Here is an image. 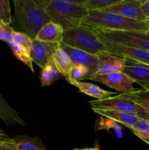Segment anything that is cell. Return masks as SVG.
Listing matches in <instances>:
<instances>
[{
	"instance_id": "obj_27",
	"label": "cell",
	"mask_w": 149,
	"mask_h": 150,
	"mask_svg": "<svg viewBox=\"0 0 149 150\" xmlns=\"http://www.w3.org/2000/svg\"><path fill=\"white\" fill-rule=\"evenodd\" d=\"M15 30L10 24L0 20V40L9 42L13 41V35Z\"/></svg>"
},
{
	"instance_id": "obj_21",
	"label": "cell",
	"mask_w": 149,
	"mask_h": 150,
	"mask_svg": "<svg viewBox=\"0 0 149 150\" xmlns=\"http://www.w3.org/2000/svg\"><path fill=\"white\" fill-rule=\"evenodd\" d=\"M121 95L134 101L142 109L149 113V89H134L132 92Z\"/></svg>"
},
{
	"instance_id": "obj_23",
	"label": "cell",
	"mask_w": 149,
	"mask_h": 150,
	"mask_svg": "<svg viewBox=\"0 0 149 150\" xmlns=\"http://www.w3.org/2000/svg\"><path fill=\"white\" fill-rule=\"evenodd\" d=\"M90 76L91 72L87 67L81 64H74L66 80L73 85L75 82L87 79Z\"/></svg>"
},
{
	"instance_id": "obj_5",
	"label": "cell",
	"mask_w": 149,
	"mask_h": 150,
	"mask_svg": "<svg viewBox=\"0 0 149 150\" xmlns=\"http://www.w3.org/2000/svg\"><path fill=\"white\" fill-rule=\"evenodd\" d=\"M102 40L149 52V29L148 30L95 31Z\"/></svg>"
},
{
	"instance_id": "obj_32",
	"label": "cell",
	"mask_w": 149,
	"mask_h": 150,
	"mask_svg": "<svg viewBox=\"0 0 149 150\" xmlns=\"http://www.w3.org/2000/svg\"><path fill=\"white\" fill-rule=\"evenodd\" d=\"M131 131L135 136H137V137L140 138L143 142H145L149 145V133H143V132L136 131V130H131Z\"/></svg>"
},
{
	"instance_id": "obj_10",
	"label": "cell",
	"mask_w": 149,
	"mask_h": 150,
	"mask_svg": "<svg viewBox=\"0 0 149 150\" xmlns=\"http://www.w3.org/2000/svg\"><path fill=\"white\" fill-rule=\"evenodd\" d=\"M59 46L65 51L71 59L74 64H81L87 67L91 72V75L96 71L99 64L98 55L90 54L82 50L72 48L61 41Z\"/></svg>"
},
{
	"instance_id": "obj_7",
	"label": "cell",
	"mask_w": 149,
	"mask_h": 150,
	"mask_svg": "<svg viewBox=\"0 0 149 150\" xmlns=\"http://www.w3.org/2000/svg\"><path fill=\"white\" fill-rule=\"evenodd\" d=\"M87 79L102 83L111 89H115L117 92H121V94L128 93L134 90L133 86L134 82L122 71L115 72L102 76H91Z\"/></svg>"
},
{
	"instance_id": "obj_4",
	"label": "cell",
	"mask_w": 149,
	"mask_h": 150,
	"mask_svg": "<svg viewBox=\"0 0 149 150\" xmlns=\"http://www.w3.org/2000/svg\"><path fill=\"white\" fill-rule=\"evenodd\" d=\"M62 42L72 48L95 55L105 52L103 41L95 31L86 26H79L64 30Z\"/></svg>"
},
{
	"instance_id": "obj_25",
	"label": "cell",
	"mask_w": 149,
	"mask_h": 150,
	"mask_svg": "<svg viewBox=\"0 0 149 150\" xmlns=\"http://www.w3.org/2000/svg\"><path fill=\"white\" fill-rule=\"evenodd\" d=\"M123 0H88L85 5L89 10H102Z\"/></svg>"
},
{
	"instance_id": "obj_34",
	"label": "cell",
	"mask_w": 149,
	"mask_h": 150,
	"mask_svg": "<svg viewBox=\"0 0 149 150\" xmlns=\"http://www.w3.org/2000/svg\"><path fill=\"white\" fill-rule=\"evenodd\" d=\"M137 115L138 116L139 118L143 119V120H146V121L149 122V113L147 112V111L141 109L138 113H137Z\"/></svg>"
},
{
	"instance_id": "obj_22",
	"label": "cell",
	"mask_w": 149,
	"mask_h": 150,
	"mask_svg": "<svg viewBox=\"0 0 149 150\" xmlns=\"http://www.w3.org/2000/svg\"><path fill=\"white\" fill-rule=\"evenodd\" d=\"M9 46H10V49H11L12 52L14 54L15 57L21 61L22 62L24 63L31 70L32 73L34 72L33 67V62H32V58H31L30 53L28 52L25 48L23 47L20 46V45H17V44L14 43L13 42H10L8 43Z\"/></svg>"
},
{
	"instance_id": "obj_17",
	"label": "cell",
	"mask_w": 149,
	"mask_h": 150,
	"mask_svg": "<svg viewBox=\"0 0 149 150\" xmlns=\"http://www.w3.org/2000/svg\"><path fill=\"white\" fill-rule=\"evenodd\" d=\"M73 85L78 89L80 92L88 95V96L96 98L98 100H105L116 95V93L115 92H109V91L102 89L97 85L89 83V82L80 81L75 82Z\"/></svg>"
},
{
	"instance_id": "obj_1",
	"label": "cell",
	"mask_w": 149,
	"mask_h": 150,
	"mask_svg": "<svg viewBox=\"0 0 149 150\" xmlns=\"http://www.w3.org/2000/svg\"><path fill=\"white\" fill-rule=\"evenodd\" d=\"M12 1L15 10L11 24L32 39L45 23L51 21L44 7L37 0Z\"/></svg>"
},
{
	"instance_id": "obj_31",
	"label": "cell",
	"mask_w": 149,
	"mask_h": 150,
	"mask_svg": "<svg viewBox=\"0 0 149 150\" xmlns=\"http://www.w3.org/2000/svg\"><path fill=\"white\" fill-rule=\"evenodd\" d=\"M39 2V4L42 6H43L45 3L48 2L50 1H53V0H37ZM57 1H66V2L73 3V4H86L88 0H57Z\"/></svg>"
},
{
	"instance_id": "obj_2",
	"label": "cell",
	"mask_w": 149,
	"mask_h": 150,
	"mask_svg": "<svg viewBox=\"0 0 149 150\" xmlns=\"http://www.w3.org/2000/svg\"><path fill=\"white\" fill-rule=\"evenodd\" d=\"M80 26L93 31L148 30L146 21H136L104 10H89Z\"/></svg>"
},
{
	"instance_id": "obj_20",
	"label": "cell",
	"mask_w": 149,
	"mask_h": 150,
	"mask_svg": "<svg viewBox=\"0 0 149 150\" xmlns=\"http://www.w3.org/2000/svg\"><path fill=\"white\" fill-rule=\"evenodd\" d=\"M61 74L56 67L55 64L53 60V57L49 60L45 67L42 69L40 75V81L42 87L50 86L56 79L59 78Z\"/></svg>"
},
{
	"instance_id": "obj_19",
	"label": "cell",
	"mask_w": 149,
	"mask_h": 150,
	"mask_svg": "<svg viewBox=\"0 0 149 150\" xmlns=\"http://www.w3.org/2000/svg\"><path fill=\"white\" fill-rule=\"evenodd\" d=\"M18 150H47L43 142L38 137L19 135L14 138Z\"/></svg>"
},
{
	"instance_id": "obj_39",
	"label": "cell",
	"mask_w": 149,
	"mask_h": 150,
	"mask_svg": "<svg viewBox=\"0 0 149 150\" xmlns=\"http://www.w3.org/2000/svg\"><path fill=\"white\" fill-rule=\"evenodd\" d=\"M72 150H82L81 149H72Z\"/></svg>"
},
{
	"instance_id": "obj_11",
	"label": "cell",
	"mask_w": 149,
	"mask_h": 150,
	"mask_svg": "<svg viewBox=\"0 0 149 150\" xmlns=\"http://www.w3.org/2000/svg\"><path fill=\"white\" fill-rule=\"evenodd\" d=\"M58 46L59 43H52L33 39L30 54L32 62L42 69L52 58Z\"/></svg>"
},
{
	"instance_id": "obj_8",
	"label": "cell",
	"mask_w": 149,
	"mask_h": 150,
	"mask_svg": "<svg viewBox=\"0 0 149 150\" xmlns=\"http://www.w3.org/2000/svg\"><path fill=\"white\" fill-rule=\"evenodd\" d=\"M103 41V40H102ZM105 45V52L113 54L125 59L149 65V52L140 48L125 46L119 44L103 41Z\"/></svg>"
},
{
	"instance_id": "obj_12",
	"label": "cell",
	"mask_w": 149,
	"mask_h": 150,
	"mask_svg": "<svg viewBox=\"0 0 149 150\" xmlns=\"http://www.w3.org/2000/svg\"><path fill=\"white\" fill-rule=\"evenodd\" d=\"M98 57H99V64L97 68L96 71L89 77L123 71L125 67V59L117 57L113 54L103 52L98 54Z\"/></svg>"
},
{
	"instance_id": "obj_3",
	"label": "cell",
	"mask_w": 149,
	"mask_h": 150,
	"mask_svg": "<svg viewBox=\"0 0 149 150\" xmlns=\"http://www.w3.org/2000/svg\"><path fill=\"white\" fill-rule=\"evenodd\" d=\"M42 7L51 21L60 25L64 30L81 25L89 10L85 4H77L53 0Z\"/></svg>"
},
{
	"instance_id": "obj_37",
	"label": "cell",
	"mask_w": 149,
	"mask_h": 150,
	"mask_svg": "<svg viewBox=\"0 0 149 150\" xmlns=\"http://www.w3.org/2000/svg\"><path fill=\"white\" fill-rule=\"evenodd\" d=\"M137 1H140V3H141V4H143V3L145 2V1H148V0H137Z\"/></svg>"
},
{
	"instance_id": "obj_14",
	"label": "cell",
	"mask_w": 149,
	"mask_h": 150,
	"mask_svg": "<svg viewBox=\"0 0 149 150\" xmlns=\"http://www.w3.org/2000/svg\"><path fill=\"white\" fill-rule=\"evenodd\" d=\"M99 116L106 118L111 119L118 124L124 125L129 129H132L134 127L140 118L136 114L124 112V111H111V110L92 109Z\"/></svg>"
},
{
	"instance_id": "obj_16",
	"label": "cell",
	"mask_w": 149,
	"mask_h": 150,
	"mask_svg": "<svg viewBox=\"0 0 149 150\" xmlns=\"http://www.w3.org/2000/svg\"><path fill=\"white\" fill-rule=\"evenodd\" d=\"M0 120L7 125H26V123L19 113L7 103L0 94Z\"/></svg>"
},
{
	"instance_id": "obj_35",
	"label": "cell",
	"mask_w": 149,
	"mask_h": 150,
	"mask_svg": "<svg viewBox=\"0 0 149 150\" xmlns=\"http://www.w3.org/2000/svg\"><path fill=\"white\" fill-rule=\"evenodd\" d=\"M82 150H100L98 145H96L93 147H90V148H84V149H81Z\"/></svg>"
},
{
	"instance_id": "obj_36",
	"label": "cell",
	"mask_w": 149,
	"mask_h": 150,
	"mask_svg": "<svg viewBox=\"0 0 149 150\" xmlns=\"http://www.w3.org/2000/svg\"><path fill=\"white\" fill-rule=\"evenodd\" d=\"M3 135H5V133H4V132L3 131L2 129H1V127H0V136H3Z\"/></svg>"
},
{
	"instance_id": "obj_18",
	"label": "cell",
	"mask_w": 149,
	"mask_h": 150,
	"mask_svg": "<svg viewBox=\"0 0 149 150\" xmlns=\"http://www.w3.org/2000/svg\"><path fill=\"white\" fill-rule=\"evenodd\" d=\"M53 60L61 76H64L65 79H67L74 66L70 57L61 47L58 46L53 55Z\"/></svg>"
},
{
	"instance_id": "obj_33",
	"label": "cell",
	"mask_w": 149,
	"mask_h": 150,
	"mask_svg": "<svg viewBox=\"0 0 149 150\" xmlns=\"http://www.w3.org/2000/svg\"><path fill=\"white\" fill-rule=\"evenodd\" d=\"M141 10L146 18V20L149 19V0L141 4Z\"/></svg>"
},
{
	"instance_id": "obj_38",
	"label": "cell",
	"mask_w": 149,
	"mask_h": 150,
	"mask_svg": "<svg viewBox=\"0 0 149 150\" xmlns=\"http://www.w3.org/2000/svg\"><path fill=\"white\" fill-rule=\"evenodd\" d=\"M146 21H147L148 26V29H149V19H147V20H146Z\"/></svg>"
},
{
	"instance_id": "obj_26",
	"label": "cell",
	"mask_w": 149,
	"mask_h": 150,
	"mask_svg": "<svg viewBox=\"0 0 149 150\" xmlns=\"http://www.w3.org/2000/svg\"><path fill=\"white\" fill-rule=\"evenodd\" d=\"M12 17L10 1L0 0V20L8 24H11Z\"/></svg>"
},
{
	"instance_id": "obj_24",
	"label": "cell",
	"mask_w": 149,
	"mask_h": 150,
	"mask_svg": "<svg viewBox=\"0 0 149 150\" xmlns=\"http://www.w3.org/2000/svg\"><path fill=\"white\" fill-rule=\"evenodd\" d=\"M12 42L23 47L28 52L31 54L33 39L30 36L26 35V33L19 32V31H15L13 35V41Z\"/></svg>"
},
{
	"instance_id": "obj_15",
	"label": "cell",
	"mask_w": 149,
	"mask_h": 150,
	"mask_svg": "<svg viewBox=\"0 0 149 150\" xmlns=\"http://www.w3.org/2000/svg\"><path fill=\"white\" fill-rule=\"evenodd\" d=\"M64 31L60 25L50 21L41 28L34 39L43 42L60 43L63 40Z\"/></svg>"
},
{
	"instance_id": "obj_13",
	"label": "cell",
	"mask_w": 149,
	"mask_h": 150,
	"mask_svg": "<svg viewBox=\"0 0 149 150\" xmlns=\"http://www.w3.org/2000/svg\"><path fill=\"white\" fill-rule=\"evenodd\" d=\"M122 72L143 89H149V65L126 59L125 67Z\"/></svg>"
},
{
	"instance_id": "obj_29",
	"label": "cell",
	"mask_w": 149,
	"mask_h": 150,
	"mask_svg": "<svg viewBox=\"0 0 149 150\" xmlns=\"http://www.w3.org/2000/svg\"><path fill=\"white\" fill-rule=\"evenodd\" d=\"M0 150H18L14 139L6 134L0 136Z\"/></svg>"
},
{
	"instance_id": "obj_30",
	"label": "cell",
	"mask_w": 149,
	"mask_h": 150,
	"mask_svg": "<svg viewBox=\"0 0 149 150\" xmlns=\"http://www.w3.org/2000/svg\"><path fill=\"white\" fill-rule=\"evenodd\" d=\"M131 130H136V131L143 132V133H149V122L146 120L140 119L138 120L137 124Z\"/></svg>"
},
{
	"instance_id": "obj_28",
	"label": "cell",
	"mask_w": 149,
	"mask_h": 150,
	"mask_svg": "<svg viewBox=\"0 0 149 150\" xmlns=\"http://www.w3.org/2000/svg\"><path fill=\"white\" fill-rule=\"evenodd\" d=\"M98 128L99 130L101 129H104V130H107V129H114L116 130H121V127L118 123L115 122L114 120H111V119L106 118V117H101L100 120L97 122Z\"/></svg>"
},
{
	"instance_id": "obj_6",
	"label": "cell",
	"mask_w": 149,
	"mask_h": 150,
	"mask_svg": "<svg viewBox=\"0 0 149 150\" xmlns=\"http://www.w3.org/2000/svg\"><path fill=\"white\" fill-rule=\"evenodd\" d=\"M92 109L111 110V111H124L137 114L142 109L134 101L125 98L121 94L110 97L105 100H95L89 101Z\"/></svg>"
},
{
	"instance_id": "obj_9",
	"label": "cell",
	"mask_w": 149,
	"mask_h": 150,
	"mask_svg": "<svg viewBox=\"0 0 149 150\" xmlns=\"http://www.w3.org/2000/svg\"><path fill=\"white\" fill-rule=\"evenodd\" d=\"M141 4L137 0H123L102 10L115 13L132 20L146 21L142 12Z\"/></svg>"
}]
</instances>
